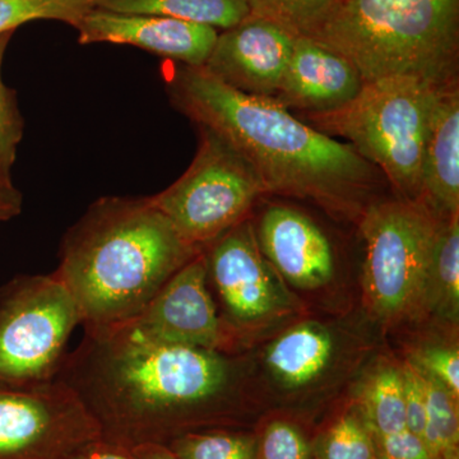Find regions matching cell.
I'll list each match as a JSON object with an SVG mask.
<instances>
[{
    "instance_id": "1",
    "label": "cell",
    "mask_w": 459,
    "mask_h": 459,
    "mask_svg": "<svg viewBox=\"0 0 459 459\" xmlns=\"http://www.w3.org/2000/svg\"><path fill=\"white\" fill-rule=\"evenodd\" d=\"M232 377L221 352L156 342L124 325L84 329L56 379L82 401L102 440L131 449L195 431L225 400Z\"/></svg>"
},
{
    "instance_id": "2",
    "label": "cell",
    "mask_w": 459,
    "mask_h": 459,
    "mask_svg": "<svg viewBox=\"0 0 459 459\" xmlns=\"http://www.w3.org/2000/svg\"><path fill=\"white\" fill-rule=\"evenodd\" d=\"M165 81L175 108L237 148L268 195L313 199L328 210L352 213L373 188L376 166L276 99L238 92L202 66L178 65Z\"/></svg>"
},
{
    "instance_id": "3",
    "label": "cell",
    "mask_w": 459,
    "mask_h": 459,
    "mask_svg": "<svg viewBox=\"0 0 459 459\" xmlns=\"http://www.w3.org/2000/svg\"><path fill=\"white\" fill-rule=\"evenodd\" d=\"M199 252L151 197H102L65 232L56 273L84 329L114 328L137 318Z\"/></svg>"
},
{
    "instance_id": "4",
    "label": "cell",
    "mask_w": 459,
    "mask_h": 459,
    "mask_svg": "<svg viewBox=\"0 0 459 459\" xmlns=\"http://www.w3.org/2000/svg\"><path fill=\"white\" fill-rule=\"evenodd\" d=\"M312 39L351 62L364 82H458L459 0H340Z\"/></svg>"
},
{
    "instance_id": "5",
    "label": "cell",
    "mask_w": 459,
    "mask_h": 459,
    "mask_svg": "<svg viewBox=\"0 0 459 459\" xmlns=\"http://www.w3.org/2000/svg\"><path fill=\"white\" fill-rule=\"evenodd\" d=\"M437 89L409 75L379 78L365 82L343 107L305 114V120L329 137L349 142L402 199L421 202L422 155Z\"/></svg>"
},
{
    "instance_id": "6",
    "label": "cell",
    "mask_w": 459,
    "mask_h": 459,
    "mask_svg": "<svg viewBox=\"0 0 459 459\" xmlns=\"http://www.w3.org/2000/svg\"><path fill=\"white\" fill-rule=\"evenodd\" d=\"M442 220L422 202L409 199L379 202L365 210V299L380 319H404L427 305L429 273Z\"/></svg>"
},
{
    "instance_id": "7",
    "label": "cell",
    "mask_w": 459,
    "mask_h": 459,
    "mask_svg": "<svg viewBox=\"0 0 459 459\" xmlns=\"http://www.w3.org/2000/svg\"><path fill=\"white\" fill-rule=\"evenodd\" d=\"M80 325L74 296L56 272L21 274L0 286V386L56 380Z\"/></svg>"
},
{
    "instance_id": "8",
    "label": "cell",
    "mask_w": 459,
    "mask_h": 459,
    "mask_svg": "<svg viewBox=\"0 0 459 459\" xmlns=\"http://www.w3.org/2000/svg\"><path fill=\"white\" fill-rule=\"evenodd\" d=\"M198 129V150L188 170L151 201L186 243L204 250L243 222L256 199L268 193L237 148L207 126Z\"/></svg>"
},
{
    "instance_id": "9",
    "label": "cell",
    "mask_w": 459,
    "mask_h": 459,
    "mask_svg": "<svg viewBox=\"0 0 459 459\" xmlns=\"http://www.w3.org/2000/svg\"><path fill=\"white\" fill-rule=\"evenodd\" d=\"M100 439L98 422L60 380L0 386V459H71Z\"/></svg>"
},
{
    "instance_id": "10",
    "label": "cell",
    "mask_w": 459,
    "mask_h": 459,
    "mask_svg": "<svg viewBox=\"0 0 459 459\" xmlns=\"http://www.w3.org/2000/svg\"><path fill=\"white\" fill-rule=\"evenodd\" d=\"M128 325L156 342L221 352L230 337L208 289L204 253L172 274Z\"/></svg>"
},
{
    "instance_id": "11",
    "label": "cell",
    "mask_w": 459,
    "mask_h": 459,
    "mask_svg": "<svg viewBox=\"0 0 459 459\" xmlns=\"http://www.w3.org/2000/svg\"><path fill=\"white\" fill-rule=\"evenodd\" d=\"M295 39L274 23L249 14L238 25L219 32L202 68L238 92L274 99Z\"/></svg>"
},
{
    "instance_id": "12",
    "label": "cell",
    "mask_w": 459,
    "mask_h": 459,
    "mask_svg": "<svg viewBox=\"0 0 459 459\" xmlns=\"http://www.w3.org/2000/svg\"><path fill=\"white\" fill-rule=\"evenodd\" d=\"M74 29L82 45H131L195 68L205 65L220 32L213 27L175 18L117 13L100 8L90 9Z\"/></svg>"
},
{
    "instance_id": "13",
    "label": "cell",
    "mask_w": 459,
    "mask_h": 459,
    "mask_svg": "<svg viewBox=\"0 0 459 459\" xmlns=\"http://www.w3.org/2000/svg\"><path fill=\"white\" fill-rule=\"evenodd\" d=\"M202 252L230 319L250 323L273 312L279 296L252 222L244 220Z\"/></svg>"
},
{
    "instance_id": "14",
    "label": "cell",
    "mask_w": 459,
    "mask_h": 459,
    "mask_svg": "<svg viewBox=\"0 0 459 459\" xmlns=\"http://www.w3.org/2000/svg\"><path fill=\"white\" fill-rule=\"evenodd\" d=\"M255 231L263 256L292 285L318 289L333 277L331 243L305 214L274 205L263 213Z\"/></svg>"
},
{
    "instance_id": "15",
    "label": "cell",
    "mask_w": 459,
    "mask_h": 459,
    "mask_svg": "<svg viewBox=\"0 0 459 459\" xmlns=\"http://www.w3.org/2000/svg\"><path fill=\"white\" fill-rule=\"evenodd\" d=\"M346 57L312 38H296L277 101L304 114L327 113L351 101L364 86Z\"/></svg>"
},
{
    "instance_id": "16",
    "label": "cell",
    "mask_w": 459,
    "mask_h": 459,
    "mask_svg": "<svg viewBox=\"0 0 459 459\" xmlns=\"http://www.w3.org/2000/svg\"><path fill=\"white\" fill-rule=\"evenodd\" d=\"M421 202L440 219L459 216V82L439 87L421 165Z\"/></svg>"
},
{
    "instance_id": "17",
    "label": "cell",
    "mask_w": 459,
    "mask_h": 459,
    "mask_svg": "<svg viewBox=\"0 0 459 459\" xmlns=\"http://www.w3.org/2000/svg\"><path fill=\"white\" fill-rule=\"evenodd\" d=\"M333 341L325 329L298 325L281 336L267 353V364L283 385L301 386L312 382L327 368Z\"/></svg>"
},
{
    "instance_id": "18",
    "label": "cell",
    "mask_w": 459,
    "mask_h": 459,
    "mask_svg": "<svg viewBox=\"0 0 459 459\" xmlns=\"http://www.w3.org/2000/svg\"><path fill=\"white\" fill-rule=\"evenodd\" d=\"M93 8L175 18L217 31L238 25L250 14L246 0H93Z\"/></svg>"
},
{
    "instance_id": "19",
    "label": "cell",
    "mask_w": 459,
    "mask_h": 459,
    "mask_svg": "<svg viewBox=\"0 0 459 459\" xmlns=\"http://www.w3.org/2000/svg\"><path fill=\"white\" fill-rule=\"evenodd\" d=\"M459 216L442 220L435 240L427 305L455 318L459 307Z\"/></svg>"
},
{
    "instance_id": "20",
    "label": "cell",
    "mask_w": 459,
    "mask_h": 459,
    "mask_svg": "<svg viewBox=\"0 0 459 459\" xmlns=\"http://www.w3.org/2000/svg\"><path fill=\"white\" fill-rule=\"evenodd\" d=\"M415 368L427 401L425 446L433 459H458V401L434 377Z\"/></svg>"
},
{
    "instance_id": "21",
    "label": "cell",
    "mask_w": 459,
    "mask_h": 459,
    "mask_svg": "<svg viewBox=\"0 0 459 459\" xmlns=\"http://www.w3.org/2000/svg\"><path fill=\"white\" fill-rule=\"evenodd\" d=\"M367 425L374 437L400 433L406 428V403L402 371L385 368L371 377L365 388Z\"/></svg>"
},
{
    "instance_id": "22",
    "label": "cell",
    "mask_w": 459,
    "mask_h": 459,
    "mask_svg": "<svg viewBox=\"0 0 459 459\" xmlns=\"http://www.w3.org/2000/svg\"><path fill=\"white\" fill-rule=\"evenodd\" d=\"M250 14L295 38H313L340 0H246Z\"/></svg>"
},
{
    "instance_id": "23",
    "label": "cell",
    "mask_w": 459,
    "mask_h": 459,
    "mask_svg": "<svg viewBox=\"0 0 459 459\" xmlns=\"http://www.w3.org/2000/svg\"><path fill=\"white\" fill-rule=\"evenodd\" d=\"M92 8L93 0H0V35L40 20L74 27Z\"/></svg>"
},
{
    "instance_id": "24",
    "label": "cell",
    "mask_w": 459,
    "mask_h": 459,
    "mask_svg": "<svg viewBox=\"0 0 459 459\" xmlns=\"http://www.w3.org/2000/svg\"><path fill=\"white\" fill-rule=\"evenodd\" d=\"M179 459H255V442L221 430H195L166 444Z\"/></svg>"
},
{
    "instance_id": "25",
    "label": "cell",
    "mask_w": 459,
    "mask_h": 459,
    "mask_svg": "<svg viewBox=\"0 0 459 459\" xmlns=\"http://www.w3.org/2000/svg\"><path fill=\"white\" fill-rule=\"evenodd\" d=\"M13 33L0 35V181L9 186H14L12 169L16 164L18 146L22 141L25 129L16 92L4 83L2 74L3 62Z\"/></svg>"
},
{
    "instance_id": "26",
    "label": "cell",
    "mask_w": 459,
    "mask_h": 459,
    "mask_svg": "<svg viewBox=\"0 0 459 459\" xmlns=\"http://www.w3.org/2000/svg\"><path fill=\"white\" fill-rule=\"evenodd\" d=\"M322 459H377L370 429L356 416H344L329 430Z\"/></svg>"
},
{
    "instance_id": "27",
    "label": "cell",
    "mask_w": 459,
    "mask_h": 459,
    "mask_svg": "<svg viewBox=\"0 0 459 459\" xmlns=\"http://www.w3.org/2000/svg\"><path fill=\"white\" fill-rule=\"evenodd\" d=\"M413 365L440 383L458 401L459 355L457 350L427 347L413 358Z\"/></svg>"
},
{
    "instance_id": "28",
    "label": "cell",
    "mask_w": 459,
    "mask_h": 459,
    "mask_svg": "<svg viewBox=\"0 0 459 459\" xmlns=\"http://www.w3.org/2000/svg\"><path fill=\"white\" fill-rule=\"evenodd\" d=\"M263 459H307V446L301 434L286 422H274L265 430Z\"/></svg>"
},
{
    "instance_id": "29",
    "label": "cell",
    "mask_w": 459,
    "mask_h": 459,
    "mask_svg": "<svg viewBox=\"0 0 459 459\" xmlns=\"http://www.w3.org/2000/svg\"><path fill=\"white\" fill-rule=\"evenodd\" d=\"M402 376H403L407 430L424 440L425 425H427V401H425L421 380H420L418 370L412 364L407 365L402 370Z\"/></svg>"
},
{
    "instance_id": "30",
    "label": "cell",
    "mask_w": 459,
    "mask_h": 459,
    "mask_svg": "<svg viewBox=\"0 0 459 459\" xmlns=\"http://www.w3.org/2000/svg\"><path fill=\"white\" fill-rule=\"evenodd\" d=\"M377 459H433L424 440L404 429L374 439Z\"/></svg>"
},
{
    "instance_id": "31",
    "label": "cell",
    "mask_w": 459,
    "mask_h": 459,
    "mask_svg": "<svg viewBox=\"0 0 459 459\" xmlns=\"http://www.w3.org/2000/svg\"><path fill=\"white\" fill-rule=\"evenodd\" d=\"M71 459H135L131 449L100 439L84 446Z\"/></svg>"
},
{
    "instance_id": "32",
    "label": "cell",
    "mask_w": 459,
    "mask_h": 459,
    "mask_svg": "<svg viewBox=\"0 0 459 459\" xmlns=\"http://www.w3.org/2000/svg\"><path fill=\"white\" fill-rule=\"evenodd\" d=\"M131 452L135 459H179L165 444H141Z\"/></svg>"
},
{
    "instance_id": "33",
    "label": "cell",
    "mask_w": 459,
    "mask_h": 459,
    "mask_svg": "<svg viewBox=\"0 0 459 459\" xmlns=\"http://www.w3.org/2000/svg\"><path fill=\"white\" fill-rule=\"evenodd\" d=\"M0 204L18 205L22 207L23 197L22 193L20 192L14 186L0 181Z\"/></svg>"
},
{
    "instance_id": "34",
    "label": "cell",
    "mask_w": 459,
    "mask_h": 459,
    "mask_svg": "<svg viewBox=\"0 0 459 459\" xmlns=\"http://www.w3.org/2000/svg\"><path fill=\"white\" fill-rule=\"evenodd\" d=\"M22 212V207L18 205L0 204V222L9 221Z\"/></svg>"
}]
</instances>
